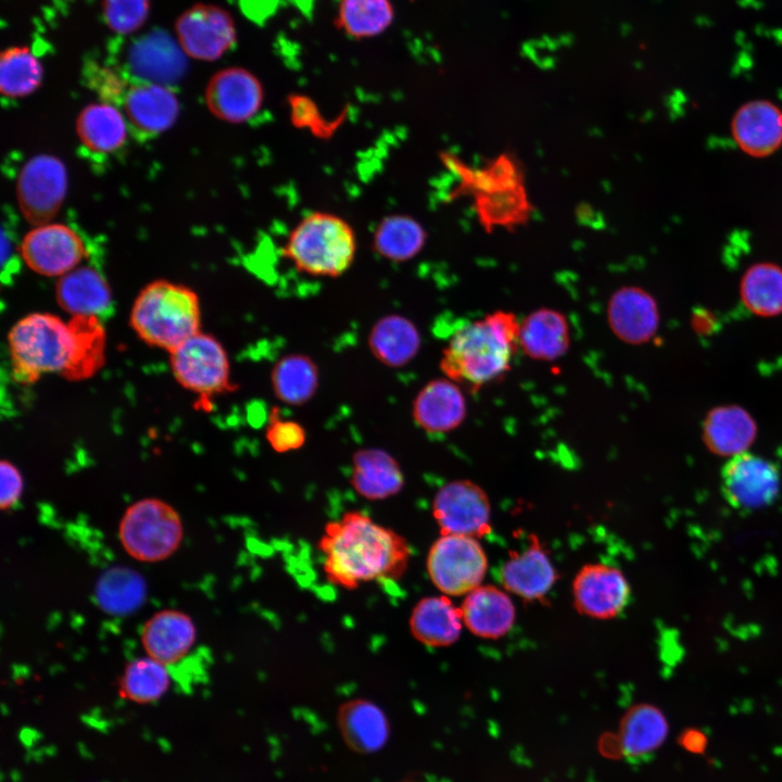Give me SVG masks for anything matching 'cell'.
<instances>
[{"mask_svg": "<svg viewBox=\"0 0 782 782\" xmlns=\"http://www.w3.org/2000/svg\"><path fill=\"white\" fill-rule=\"evenodd\" d=\"M459 608L467 629L484 639L505 635L515 621V606L510 597L493 585H479L470 591Z\"/></svg>", "mask_w": 782, "mask_h": 782, "instance_id": "cell-25", "label": "cell"}, {"mask_svg": "<svg viewBox=\"0 0 782 782\" xmlns=\"http://www.w3.org/2000/svg\"><path fill=\"white\" fill-rule=\"evenodd\" d=\"M12 376L17 382H36L43 374H62L67 367L73 335L68 321L50 313L21 318L8 336Z\"/></svg>", "mask_w": 782, "mask_h": 782, "instance_id": "cell-6", "label": "cell"}, {"mask_svg": "<svg viewBox=\"0 0 782 782\" xmlns=\"http://www.w3.org/2000/svg\"><path fill=\"white\" fill-rule=\"evenodd\" d=\"M20 254L35 273L61 277L78 267L87 256L83 238L64 224L48 223L28 231L20 243Z\"/></svg>", "mask_w": 782, "mask_h": 782, "instance_id": "cell-14", "label": "cell"}, {"mask_svg": "<svg viewBox=\"0 0 782 782\" xmlns=\"http://www.w3.org/2000/svg\"><path fill=\"white\" fill-rule=\"evenodd\" d=\"M373 243L375 251L387 260L408 261L422 250L426 231L413 217L393 215L377 226Z\"/></svg>", "mask_w": 782, "mask_h": 782, "instance_id": "cell-38", "label": "cell"}, {"mask_svg": "<svg viewBox=\"0 0 782 782\" xmlns=\"http://www.w3.org/2000/svg\"><path fill=\"white\" fill-rule=\"evenodd\" d=\"M0 507L10 510L20 502L24 491L23 476L10 461L2 459L0 463Z\"/></svg>", "mask_w": 782, "mask_h": 782, "instance_id": "cell-45", "label": "cell"}, {"mask_svg": "<svg viewBox=\"0 0 782 782\" xmlns=\"http://www.w3.org/2000/svg\"><path fill=\"white\" fill-rule=\"evenodd\" d=\"M94 593L104 611L124 615L136 609L144 600L146 583L137 571L115 566L100 576Z\"/></svg>", "mask_w": 782, "mask_h": 782, "instance_id": "cell-39", "label": "cell"}, {"mask_svg": "<svg viewBox=\"0 0 782 782\" xmlns=\"http://www.w3.org/2000/svg\"><path fill=\"white\" fill-rule=\"evenodd\" d=\"M357 240L343 217L314 211L289 230L281 255L300 273L313 277H338L355 260Z\"/></svg>", "mask_w": 782, "mask_h": 782, "instance_id": "cell-4", "label": "cell"}, {"mask_svg": "<svg viewBox=\"0 0 782 782\" xmlns=\"http://www.w3.org/2000/svg\"><path fill=\"white\" fill-rule=\"evenodd\" d=\"M264 90L258 78L242 67H227L215 73L205 88L210 112L229 123L251 119L263 104Z\"/></svg>", "mask_w": 782, "mask_h": 782, "instance_id": "cell-17", "label": "cell"}, {"mask_svg": "<svg viewBox=\"0 0 782 782\" xmlns=\"http://www.w3.org/2000/svg\"><path fill=\"white\" fill-rule=\"evenodd\" d=\"M607 321L619 340L634 345L646 343L658 330L657 302L643 288L621 287L609 298Z\"/></svg>", "mask_w": 782, "mask_h": 782, "instance_id": "cell-18", "label": "cell"}, {"mask_svg": "<svg viewBox=\"0 0 782 782\" xmlns=\"http://www.w3.org/2000/svg\"><path fill=\"white\" fill-rule=\"evenodd\" d=\"M169 363L177 382L202 401L235 389L227 353L212 335L190 337L169 352Z\"/></svg>", "mask_w": 782, "mask_h": 782, "instance_id": "cell-8", "label": "cell"}, {"mask_svg": "<svg viewBox=\"0 0 782 782\" xmlns=\"http://www.w3.org/2000/svg\"><path fill=\"white\" fill-rule=\"evenodd\" d=\"M731 134L746 154L768 156L782 146V110L768 100L748 101L733 115Z\"/></svg>", "mask_w": 782, "mask_h": 782, "instance_id": "cell-19", "label": "cell"}, {"mask_svg": "<svg viewBox=\"0 0 782 782\" xmlns=\"http://www.w3.org/2000/svg\"><path fill=\"white\" fill-rule=\"evenodd\" d=\"M504 588L526 601L545 597L556 581V570L539 539L531 538L521 552H513L500 571Z\"/></svg>", "mask_w": 782, "mask_h": 782, "instance_id": "cell-22", "label": "cell"}, {"mask_svg": "<svg viewBox=\"0 0 782 782\" xmlns=\"http://www.w3.org/2000/svg\"><path fill=\"white\" fill-rule=\"evenodd\" d=\"M740 295L755 315L772 317L782 313V267L771 262L751 265L740 281Z\"/></svg>", "mask_w": 782, "mask_h": 782, "instance_id": "cell-36", "label": "cell"}, {"mask_svg": "<svg viewBox=\"0 0 782 782\" xmlns=\"http://www.w3.org/2000/svg\"><path fill=\"white\" fill-rule=\"evenodd\" d=\"M102 12L111 30L128 35L138 30L147 21L150 0H102Z\"/></svg>", "mask_w": 782, "mask_h": 782, "instance_id": "cell-42", "label": "cell"}, {"mask_svg": "<svg viewBox=\"0 0 782 782\" xmlns=\"http://www.w3.org/2000/svg\"><path fill=\"white\" fill-rule=\"evenodd\" d=\"M350 483L362 497L381 501L402 491L404 475L399 462L388 452L363 449L353 455Z\"/></svg>", "mask_w": 782, "mask_h": 782, "instance_id": "cell-28", "label": "cell"}, {"mask_svg": "<svg viewBox=\"0 0 782 782\" xmlns=\"http://www.w3.org/2000/svg\"><path fill=\"white\" fill-rule=\"evenodd\" d=\"M426 567L439 591L447 596H459L480 585L488 559L476 538L441 534L429 548Z\"/></svg>", "mask_w": 782, "mask_h": 782, "instance_id": "cell-9", "label": "cell"}, {"mask_svg": "<svg viewBox=\"0 0 782 782\" xmlns=\"http://www.w3.org/2000/svg\"><path fill=\"white\" fill-rule=\"evenodd\" d=\"M463 625L461 608L445 594L422 597L412 609L408 619L414 639L431 647L454 644L459 639Z\"/></svg>", "mask_w": 782, "mask_h": 782, "instance_id": "cell-29", "label": "cell"}, {"mask_svg": "<svg viewBox=\"0 0 782 782\" xmlns=\"http://www.w3.org/2000/svg\"><path fill=\"white\" fill-rule=\"evenodd\" d=\"M43 67L27 47H10L0 54V91L10 99L23 98L41 85Z\"/></svg>", "mask_w": 782, "mask_h": 782, "instance_id": "cell-41", "label": "cell"}, {"mask_svg": "<svg viewBox=\"0 0 782 782\" xmlns=\"http://www.w3.org/2000/svg\"><path fill=\"white\" fill-rule=\"evenodd\" d=\"M757 436L753 416L739 405H721L711 408L703 422V440L706 447L720 456L744 453Z\"/></svg>", "mask_w": 782, "mask_h": 782, "instance_id": "cell-27", "label": "cell"}, {"mask_svg": "<svg viewBox=\"0 0 782 782\" xmlns=\"http://www.w3.org/2000/svg\"><path fill=\"white\" fill-rule=\"evenodd\" d=\"M394 20L391 0H340L336 26L354 39L382 34Z\"/></svg>", "mask_w": 782, "mask_h": 782, "instance_id": "cell-40", "label": "cell"}, {"mask_svg": "<svg viewBox=\"0 0 782 782\" xmlns=\"http://www.w3.org/2000/svg\"><path fill=\"white\" fill-rule=\"evenodd\" d=\"M86 77L89 86L103 99V102L121 104L130 81L117 71L97 64L88 66Z\"/></svg>", "mask_w": 782, "mask_h": 782, "instance_id": "cell-44", "label": "cell"}, {"mask_svg": "<svg viewBox=\"0 0 782 782\" xmlns=\"http://www.w3.org/2000/svg\"><path fill=\"white\" fill-rule=\"evenodd\" d=\"M130 326L147 344L172 352L200 331L199 298L186 286L154 280L137 295Z\"/></svg>", "mask_w": 782, "mask_h": 782, "instance_id": "cell-5", "label": "cell"}, {"mask_svg": "<svg viewBox=\"0 0 782 782\" xmlns=\"http://www.w3.org/2000/svg\"><path fill=\"white\" fill-rule=\"evenodd\" d=\"M270 383L275 396L289 405H302L317 391L319 371L307 355L290 354L281 357L273 367Z\"/></svg>", "mask_w": 782, "mask_h": 782, "instance_id": "cell-34", "label": "cell"}, {"mask_svg": "<svg viewBox=\"0 0 782 782\" xmlns=\"http://www.w3.org/2000/svg\"><path fill=\"white\" fill-rule=\"evenodd\" d=\"M175 33L184 54L200 61H215L237 41L231 14L214 4L195 3L176 20Z\"/></svg>", "mask_w": 782, "mask_h": 782, "instance_id": "cell-12", "label": "cell"}, {"mask_svg": "<svg viewBox=\"0 0 782 782\" xmlns=\"http://www.w3.org/2000/svg\"><path fill=\"white\" fill-rule=\"evenodd\" d=\"M445 165L457 176L455 194H469L479 223L493 228H515L531 215L520 165L509 154H501L480 168H471L454 155H445Z\"/></svg>", "mask_w": 782, "mask_h": 782, "instance_id": "cell-3", "label": "cell"}, {"mask_svg": "<svg viewBox=\"0 0 782 782\" xmlns=\"http://www.w3.org/2000/svg\"><path fill=\"white\" fill-rule=\"evenodd\" d=\"M117 532L124 551L131 558L150 564L169 558L184 540L179 513L156 497L141 499L129 505Z\"/></svg>", "mask_w": 782, "mask_h": 782, "instance_id": "cell-7", "label": "cell"}, {"mask_svg": "<svg viewBox=\"0 0 782 782\" xmlns=\"http://www.w3.org/2000/svg\"><path fill=\"white\" fill-rule=\"evenodd\" d=\"M780 485L778 466L748 452L730 457L721 468L722 496L739 512H754L772 505L779 496Z\"/></svg>", "mask_w": 782, "mask_h": 782, "instance_id": "cell-10", "label": "cell"}, {"mask_svg": "<svg viewBox=\"0 0 782 782\" xmlns=\"http://www.w3.org/2000/svg\"><path fill=\"white\" fill-rule=\"evenodd\" d=\"M169 685L167 666L147 655L126 664L118 680V695L136 704H151L161 699Z\"/></svg>", "mask_w": 782, "mask_h": 782, "instance_id": "cell-37", "label": "cell"}, {"mask_svg": "<svg viewBox=\"0 0 782 782\" xmlns=\"http://www.w3.org/2000/svg\"><path fill=\"white\" fill-rule=\"evenodd\" d=\"M368 346L383 365L401 367L416 356L420 348L419 331L413 321L402 315H386L370 329Z\"/></svg>", "mask_w": 782, "mask_h": 782, "instance_id": "cell-32", "label": "cell"}, {"mask_svg": "<svg viewBox=\"0 0 782 782\" xmlns=\"http://www.w3.org/2000/svg\"><path fill=\"white\" fill-rule=\"evenodd\" d=\"M630 593L623 573L604 564L584 565L572 581L576 609L581 615L592 618L616 617L628 605Z\"/></svg>", "mask_w": 782, "mask_h": 782, "instance_id": "cell-15", "label": "cell"}, {"mask_svg": "<svg viewBox=\"0 0 782 782\" xmlns=\"http://www.w3.org/2000/svg\"><path fill=\"white\" fill-rule=\"evenodd\" d=\"M55 299L65 312L103 318L113 310L111 288L103 275L92 266H78L61 276L55 285Z\"/></svg>", "mask_w": 782, "mask_h": 782, "instance_id": "cell-23", "label": "cell"}, {"mask_svg": "<svg viewBox=\"0 0 782 782\" xmlns=\"http://www.w3.org/2000/svg\"><path fill=\"white\" fill-rule=\"evenodd\" d=\"M68 325L73 335V350L61 376L70 381L85 380L104 364L105 330L101 318L92 315L72 316Z\"/></svg>", "mask_w": 782, "mask_h": 782, "instance_id": "cell-33", "label": "cell"}, {"mask_svg": "<svg viewBox=\"0 0 782 782\" xmlns=\"http://www.w3.org/2000/svg\"><path fill=\"white\" fill-rule=\"evenodd\" d=\"M519 331L513 313L488 314L455 331L443 350L440 368L452 381L478 390L509 370Z\"/></svg>", "mask_w": 782, "mask_h": 782, "instance_id": "cell-2", "label": "cell"}, {"mask_svg": "<svg viewBox=\"0 0 782 782\" xmlns=\"http://www.w3.org/2000/svg\"><path fill=\"white\" fill-rule=\"evenodd\" d=\"M181 48L166 35L152 34L134 46L129 54L134 80L168 86L176 83L186 70Z\"/></svg>", "mask_w": 782, "mask_h": 782, "instance_id": "cell-30", "label": "cell"}, {"mask_svg": "<svg viewBox=\"0 0 782 782\" xmlns=\"http://www.w3.org/2000/svg\"><path fill=\"white\" fill-rule=\"evenodd\" d=\"M668 734V722L656 706L638 704L623 716L620 724V746L629 756L646 755L658 748Z\"/></svg>", "mask_w": 782, "mask_h": 782, "instance_id": "cell-35", "label": "cell"}, {"mask_svg": "<svg viewBox=\"0 0 782 782\" xmlns=\"http://www.w3.org/2000/svg\"><path fill=\"white\" fill-rule=\"evenodd\" d=\"M432 515L441 534L478 538L491 530V505L484 490L463 479L441 487L432 502Z\"/></svg>", "mask_w": 782, "mask_h": 782, "instance_id": "cell-13", "label": "cell"}, {"mask_svg": "<svg viewBox=\"0 0 782 782\" xmlns=\"http://www.w3.org/2000/svg\"><path fill=\"white\" fill-rule=\"evenodd\" d=\"M265 437L270 447L277 453H286L302 447L306 432L302 425L294 420H286L278 407H273Z\"/></svg>", "mask_w": 782, "mask_h": 782, "instance_id": "cell-43", "label": "cell"}, {"mask_svg": "<svg viewBox=\"0 0 782 782\" xmlns=\"http://www.w3.org/2000/svg\"><path fill=\"white\" fill-rule=\"evenodd\" d=\"M129 131L148 140L169 129L179 113V103L169 86L131 80L122 100Z\"/></svg>", "mask_w": 782, "mask_h": 782, "instance_id": "cell-16", "label": "cell"}, {"mask_svg": "<svg viewBox=\"0 0 782 782\" xmlns=\"http://www.w3.org/2000/svg\"><path fill=\"white\" fill-rule=\"evenodd\" d=\"M519 345L531 358L555 361L570 346V329L560 312L542 307L530 313L520 324Z\"/></svg>", "mask_w": 782, "mask_h": 782, "instance_id": "cell-31", "label": "cell"}, {"mask_svg": "<svg viewBox=\"0 0 782 782\" xmlns=\"http://www.w3.org/2000/svg\"><path fill=\"white\" fill-rule=\"evenodd\" d=\"M679 744L690 753L702 754L707 746V737L698 729H688L679 737Z\"/></svg>", "mask_w": 782, "mask_h": 782, "instance_id": "cell-46", "label": "cell"}, {"mask_svg": "<svg viewBox=\"0 0 782 782\" xmlns=\"http://www.w3.org/2000/svg\"><path fill=\"white\" fill-rule=\"evenodd\" d=\"M467 413L465 396L458 384L449 378L426 383L413 401V419L429 433H446L464 421Z\"/></svg>", "mask_w": 782, "mask_h": 782, "instance_id": "cell-21", "label": "cell"}, {"mask_svg": "<svg viewBox=\"0 0 782 782\" xmlns=\"http://www.w3.org/2000/svg\"><path fill=\"white\" fill-rule=\"evenodd\" d=\"M128 131L124 114L109 102L85 106L76 121L80 144L94 157L109 156L124 148Z\"/></svg>", "mask_w": 782, "mask_h": 782, "instance_id": "cell-26", "label": "cell"}, {"mask_svg": "<svg viewBox=\"0 0 782 782\" xmlns=\"http://www.w3.org/2000/svg\"><path fill=\"white\" fill-rule=\"evenodd\" d=\"M317 548L327 580L345 590L377 580H399L411 558L403 535L360 510L345 512L327 522Z\"/></svg>", "mask_w": 782, "mask_h": 782, "instance_id": "cell-1", "label": "cell"}, {"mask_svg": "<svg viewBox=\"0 0 782 782\" xmlns=\"http://www.w3.org/2000/svg\"><path fill=\"white\" fill-rule=\"evenodd\" d=\"M67 190V173L58 157L40 154L28 160L16 181L21 213L35 226L48 224L60 211Z\"/></svg>", "mask_w": 782, "mask_h": 782, "instance_id": "cell-11", "label": "cell"}, {"mask_svg": "<svg viewBox=\"0 0 782 782\" xmlns=\"http://www.w3.org/2000/svg\"><path fill=\"white\" fill-rule=\"evenodd\" d=\"M337 723L346 746L358 754L380 751L390 737L388 717L377 704L365 698L341 704Z\"/></svg>", "mask_w": 782, "mask_h": 782, "instance_id": "cell-24", "label": "cell"}, {"mask_svg": "<svg viewBox=\"0 0 782 782\" xmlns=\"http://www.w3.org/2000/svg\"><path fill=\"white\" fill-rule=\"evenodd\" d=\"M140 641L149 657L171 666L189 654L197 641V628L185 611L162 609L143 623Z\"/></svg>", "mask_w": 782, "mask_h": 782, "instance_id": "cell-20", "label": "cell"}]
</instances>
